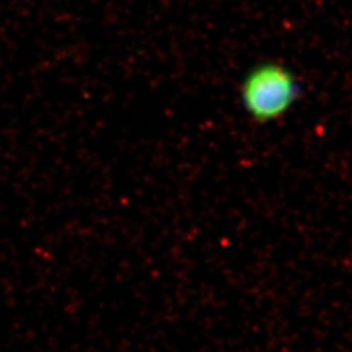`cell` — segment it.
<instances>
[{
	"label": "cell",
	"mask_w": 352,
	"mask_h": 352,
	"mask_svg": "<svg viewBox=\"0 0 352 352\" xmlns=\"http://www.w3.org/2000/svg\"><path fill=\"white\" fill-rule=\"evenodd\" d=\"M301 93L295 72L273 59L252 65L239 84L241 106L257 124H270L283 118L300 100Z\"/></svg>",
	"instance_id": "1"
}]
</instances>
